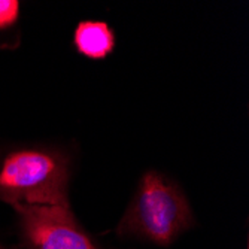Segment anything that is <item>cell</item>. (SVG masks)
<instances>
[{
    "mask_svg": "<svg viewBox=\"0 0 249 249\" xmlns=\"http://www.w3.org/2000/svg\"><path fill=\"white\" fill-rule=\"evenodd\" d=\"M29 249H99L81 227L71 206L14 205Z\"/></svg>",
    "mask_w": 249,
    "mask_h": 249,
    "instance_id": "obj_3",
    "label": "cell"
},
{
    "mask_svg": "<svg viewBox=\"0 0 249 249\" xmlns=\"http://www.w3.org/2000/svg\"><path fill=\"white\" fill-rule=\"evenodd\" d=\"M19 3L0 0V47L15 48L19 43Z\"/></svg>",
    "mask_w": 249,
    "mask_h": 249,
    "instance_id": "obj_5",
    "label": "cell"
},
{
    "mask_svg": "<svg viewBox=\"0 0 249 249\" xmlns=\"http://www.w3.org/2000/svg\"><path fill=\"white\" fill-rule=\"evenodd\" d=\"M75 50L91 60H103L115 48V33L105 21H81L73 33Z\"/></svg>",
    "mask_w": 249,
    "mask_h": 249,
    "instance_id": "obj_4",
    "label": "cell"
},
{
    "mask_svg": "<svg viewBox=\"0 0 249 249\" xmlns=\"http://www.w3.org/2000/svg\"><path fill=\"white\" fill-rule=\"evenodd\" d=\"M193 224V211L180 187L166 175L149 170L142 175L117 231L169 246Z\"/></svg>",
    "mask_w": 249,
    "mask_h": 249,
    "instance_id": "obj_2",
    "label": "cell"
},
{
    "mask_svg": "<svg viewBox=\"0 0 249 249\" xmlns=\"http://www.w3.org/2000/svg\"><path fill=\"white\" fill-rule=\"evenodd\" d=\"M73 157L60 145L0 139V200L8 205H69Z\"/></svg>",
    "mask_w": 249,
    "mask_h": 249,
    "instance_id": "obj_1",
    "label": "cell"
},
{
    "mask_svg": "<svg viewBox=\"0 0 249 249\" xmlns=\"http://www.w3.org/2000/svg\"><path fill=\"white\" fill-rule=\"evenodd\" d=\"M0 249H3V248H0Z\"/></svg>",
    "mask_w": 249,
    "mask_h": 249,
    "instance_id": "obj_6",
    "label": "cell"
}]
</instances>
